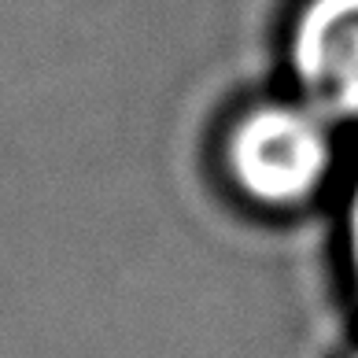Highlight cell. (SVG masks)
Returning a JSON list of instances; mask_svg holds the SVG:
<instances>
[{"mask_svg": "<svg viewBox=\"0 0 358 358\" xmlns=\"http://www.w3.org/2000/svg\"><path fill=\"white\" fill-rule=\"evenodd\" d=\"M222 163L233 189L251 203L270 210L299 207L333 170V134L303 103L266 100L229 126Z\"/></svg>", "mask_w": 358, "mask_h": 358, "instance_id": "6da1fadb", "label": "cell"}, {"mask_svg": "<svg viewBox=\"0 0 358 358\" xmlns=\"http://www.w3.org/2000/svg\"><path fill=\"white\" fill-rule=\"evenodd\" d=\"M285 56L303 108L325 122H358V0H303Z\"/></svg>", "mask_w": 358, "mask_h": 358, "instance_id": "7a4b0ae2", "label": "cell"}, {"mask_svg": "<svg viewBox=\"0 0 358 358\" xmlns=\"http://www.w3.org/2000/svg\"><path fill=\"white\" fill-rule=\"evenodd\" d=\"M343 233H348V262H351V277L358 288V170L348 192V218H343Z\"/></svg>", "mask_w": 358, "mask_h": 358, "instance_id": "3957f363", "label": "cell"}, {"mask_svg": "<svg viewBox=\"0 0 358 358\" xmlns=\"http://www.w3.org/2000/svg\"><path fill=\"white\" fill-rule=\"evenodd\" d=\"M355 358H358V355H355Z\"/></svg>", "mask_w": 358, "mask_h": 358, "instance_id": "277c9868", "label": "cell"}]
</instances>
